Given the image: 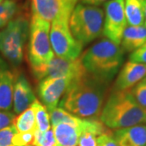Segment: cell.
I'll list each match as a JSON object with an SVG mask.
<instances>
[{"label":"cell","mask_w":146,"mask_h":146,"mask_svg":"<svg viewBox=\"0 0 146 146\" xmlns=\"http://www.w3.org/2000/svg\"><path fill=\"white\" fill-rule=\"evenodd\" d=\"M146 42V28L145 25H127L123 34L122 49L127 52H133Z\"/></svg>","instance_id":"cell-17"},{"label":"cell","mask_w":146,"mask_h":146,"mask_svg":"<svg viewBox=\"0 0 146 146\" xmlns=\"http://www.w3.org/2000/svg\"><path fill=\"white\" fill-rule=\"evenodd\" d=\"M50 40L56 56L64 59L78 58L82 45L75 39L69 27V19L59 18L51 23Z\"/></svg>","instance_id":"cell-7"},{"label":"cell","mask_w":146,"mask_h":146,"mask_svg":"<svg viewBox=\"0 0 146 146\" xmlns=\"http://www.w3.org/2000/svg\"><path fill=\"white\" fill-rule=\"evenodd\" d=\"M14 82V75L0 58V110L9 111L12 107Z\"/></svg>","instance_id":"cell-14"},{"label":"cell","mask_w":146,"mask_h":146,"mask_svg":"<svg viewBox=\"0 0 146 146\" xmlns=\"http://www.w3.org/2000/svg\"><path fill=\"white\" fill-rule=\"evenodd\" d=\"M32 108L34 111L36 130L40 131H46L50 129V119L47 109L44 105L36 99L32 104Z\"/></svg>","instance_id":"cell-20"},{"label":"cell","mask_w":146,"mask_h":146,"mask_svg":"<svg viewBox=\"0 0 146 146\" xmlns=\"http://www.w3.org/2000/svg\"><path fill=\"white\" fill-rule=\"evenodd\" d=\"M131 92L137 103L146 110V80H142L139 83L136 84Z\"/></svg>","instance_id":"cell-24"},{"label":"cell","mask_w":146,"mask_h":146,"mask_svg":"<svg viewBox=\"0 0 146 146\" xmlns=\"http://www.w3.org/2000/svg\"><path fill=\"white\" fill-rule=\"evenodd\" d=\"M130 61L146 64V42L130 54Z\"/></svg>","instance_id":"cell-29"},{"label":"cell","mask_w":146,"mask_h":146,"mask_svg":"<svg viewBox=\"0 0 146 146\" xmlns=\"http://www.w3.org/2000/svg\"><path fill=\"white\" fill-rule=\"evenodd\" d=\"M36 100L31 85L24 74L17 76L13 88V110L16 114H21L29 108Z\"/></svg>","instance_id":"cell-13"},{"label":"cell","mask_w":146,"mask_h":146,"mask_svg":"<svg viewBox=\"0 0 146 146\" xmlns=\"http://www.w3.org/2000/svg\"><path fill=\"white\" fill-rule=\"evenodd\" d=\"M146 76V64L128 61L120 70L115 83V90H129Z\"/></svg>","instance_id":"cell-12"},{"label":"cell","mask_w":146,"mask_h":146,"mask_svg":"<svg viewBox=\"0 0 146 146\" xmlns=\"http://www.w3.org/2000/svg\"><path fill=\"white\" fill-rule=\"evenodd\" d=\"M98 146H119L114 138V133L109 131L98 137Z\"/></svg>","instance_id":"cell-28"},{"label":"cell","mask_w":146,"mask_h":146,"mask_svg":"<svg viewBox=\"0 0 146 146\" xmlns=\"http://www.w3.org/2000/svg\"><path fill=\"white\" fill-rule=\"evenodd\" d=\"M114 138L119 146H145L146 125L138 124L118 129L114 132Z\"/></svg>","instance_id":"cell-15"},{"label":"cell","mask_w":146,"mask_h":146,"mask_svg":"<svg viewBox=\"0 0 146 146\" xmlns=\"http://www.w3.org/2000/svg\"><path fill=\"white\" fill-rule=\"evenodd\" d=\"M16 116L11 111L0 110V130L12 125Z\"/></svg>","instance_id":"cell-30"},{"label":"cell","mask_w":146,"mask_h":146,"mask_svg":"<svg viewBox=\"0 0 146 146\" xmlns=\"http://www.w3.org/2000/svg\"><path fill=\"white\" fill-rule=\"evenodd\" d=\"M109 1H110V0H80L81 3L88 4V5L97 6V7L102 4V3H106Z\"/></svg>","instance_id":"cell-31"},{"label":"cell","mask_w":146,"mask_h":146,"mask_svg":"<svg viewBox=\"0 0 146 146\" xmlns=\"http://www.w3.org/2000/svg\"><path fill=\"white\" fill-rule=\"evenodd\" d=\"M50 23L36 16H32L29 24L28 57L32 70L50 62L54 54L50 40Z\"/></svg>","instance_id":"cell-5"},{"label":"cell","mask_w":146,"mask_h":146,"mask_svg":"<svg viewBox=\"0 0 146 146\" xmlns=\"http://www.w3.org/2000/svg\"><path fill=\"white\" fill-rule=\"evenodd\" d=\"M17 5L12 0H4L0 3V29L4 27L14 19Z\"/></svg>","instance_id":"cell-22"},{"label":"cell","mask_w":146,"mask_h":146,"mask_svg":"<svg viewBox=\"0 0 146 146\" xmlns=\"http://www.w3.org/2000/svg\"><path fill=\"white\" fill-rule=\"evenodd\" d=\"M103 22L104 11L100 7L78 3L71 14L69 27L75 39L83 46L102 34Z\"/></svg>","instance_id":"cell-4"},{"label":"cell","mask_w":146,"mask_h":146,"mask_svg":"<svg viewBox=\"0 0 146 146\" xmlns=\"http://www.w3.org/2000/svg\"><path fill=\"white\" fill-rule=\"evenodd\" d=\"M104 7L102 33L110 41L119 45L123 32L127 26L124 11V0H110L105 3Z\"/></svg>","instance_id":"cell-8"},{"label":"cell","mask_w":146,"mask_h":146,"mask_svg":"<svg viewBox=\"0 0 146 146\" xmlns=\"http://www.w3.org/2000/svg\"><path fill=\"white\" fill-rule=\"evenodd\" d=\"M144 80H146V76H145V78H144Z\"/></svg>","instance_id":"cell-34"},{"label":"cell","mask_w":146,"mask_h":146,"mask_svg":"<svg viewBox=\"0 0 146 146\" xmlns=\"http://www.w3.org/2000/svg\"><path fill=\"white\" fill-rule=\"evenodd\" d=\"M33 146H57V142L54 137V131L51 129L46 131L35 130Z\"/></svg>","instance_id":"cell-23"},{"label":"cell","mask_w":146,"mask_h":146,"mask_svg":"<svg viewBox=\"0 0 146 146\" xmlns=\"http://www.w3.org/2000/svg\"><path fill=\"white\" fill-rule=\"evenodd\" d=\"M143 7H144V16H145V23H144V25L146 28V0H143Z\"/></svg>","instance_id":"cell-32"},{"label":"cell","mask_w":146,"mask_h":146,"mask_svg":"<svg viewBox=\"0 0 146 146\" xmlns=\"http://www.w3.org/2000/svg\"><path fill=\"white\" fill-rule=\"evenodd\" d=\"M98 137L91 131H83L79 137L78 146H98Z\"/></svg>","instance_id":"cell-27"},{"label":"cell","mask_w":146,"mask_h":146,"mask_svg":"<svg viewBox=\"0 0 146 146\" xmlns=\"http://www.w3.org/2000/svg\"><path fill=\"white\" fill-rule=\"evenodd\" d=\"M34 76L38 80L50 77H72L77 79L84 76L86 71L80 58L68 60L54 56L50 62L41 68L33 70Z\"/></svg>","instance_id":"cell-9"},{"label":"cell","mask_w":146,"mask_h":146,"mask_svg":"<svg viewBox=\"0 0 146 146\" xmlns=\"http://www.w3.org/2000/svg\"><path fill=\"white\" fill-rule=\"evenodd\" d=\"M124 11L127 25H144L145 16L143 0H124Z\"/></svg>","instance_id":"cell-18"},{"label":"cell","mask_w":146,"mask_h":146,"mask_svg":"<svg viewBox=\"0 0 146 146\" xmlns=\"http://www.w3.org/2000/svg\"><path fill=\"white\" fill-rule=\"evenodd\" d=\"M33 15L51 22L59 18L70 19L78 0H31Z\"/></svg>","instance_id":"cell-10"},{"label":"cell","mask_w":146,"mask_h":146,"mask_svg":"<svg viewBox=\"0 0 146 146\" xmlns=\"http://www.w3.org/2000/svg\"><path fill=\"white\" fill-rule=\"evenodd\" d=\"M81 121V120H80ZM57 146H77L80 135V124L62 123L52 127Z\"/></svg>","instance_id":"cell-16"},{"label":"cell","mask_w":146,"mask_h":146,"mask_svg":"<svg viewBox=\"0 0 146 146\" xmlns=\"http://www.w3.org/2000/svg\"><path fill=\"white\" fill-rule=\"evenodd\" d=\"M106 84L86 73L71 83L59 107L80 119L99 117L103 108Z\"/></svg>","instance_id":"cell-1"},{"label":"cell","mask_w":146,"mask_h":146,"mask_svg":"<svg viewBox=\"0 0 146 146\" xmlns=\"http://www.w3.org/2000/svg\"><path fill=\"white\" fill-rule=\"evenodd\" d=\"M17 132L14 124L0 130V146H16L12 142V138ZM33 146V145H28Z\"/></svg>","instance_id":"cell-25"},{"label":"cell","mask_w":146,"mask_h":146,"mask_svg":"<svg viewBox=\"0 0 146 146\" xmlns=\"http://www.w3.org/2000/svg\"><path fill=\"white\" fill-rule=\"evenodd\" d=\"M74 80L76 79L72 77H50L41 80L37 93L49 111L57 107L61 97L64 95Z\"/></svg>","instance_id":"cell-11"},{"label":"cell","mask_w":146,"mask_h":146,"mask_svg":"<svg viewBox=\"0 0 146 146\" xmlns=\"http://www.w3.org/2000/svg\"><path fill=\"white\" fill-rule=\"evenodd\" d=\"M49 112H50L49 115L50 119V123L52 124V127L62 123H72L75 125H79L81 120L80 118L72 115L71 113H69L62 107H56L50 110Z\"/></svg>","instance_id":"cell-21"},{"label":"cell","mask_w":146,"mask_h":146,"mask_svg":"<svg viewBox=\"0 0 146 146\" xmlns=\"http://www.w3.org/2000/svg\"><path fill=\"white\" fill-rule=\"evenodd\" d=\"M101 121L111 129L146 123V110L137 103L129 90H114L101 113Z\"/></svg>","instance_id":"cell-2"},{"label":"cell","mask_w":146,"mask_h":146,"mask_svg":"<svg viewBox=\"0 0 146 146\" xmlns=\"http://www.w3.org/2000/svg\"><path fill=\"white\" fill-rule=\"evenodd\" d=\"M14 126L18 132H30L36 130V122L33 109L30 106L15 118Z\"/></svg>","instance_id":"cell-19"},{"label":"cell","mask_w":146,"mask_h":146,"mask_svg":"<svg viewBox=\"0 0 146 146\" xmlns=\"http://www.w3.org/2000/svg\"><path fill=\"white\" fill-rule=\"evenodd\" d=\"M145 146H146V145H145Z\"/></svg>","instance_id":"cell-35"},{"label":"cell","mask_w":146,"mask_h":146,"mask_svg":"<svg viewBox=\"0 0 146 146\" xmlns=\"http://www.w3.org/2000/svg\"><path fill=\"white\" fill-rule=\"evenodd\" d=\"M80 59L86 72L108 83L122 66L123 50L106 38L90 47Z\"/></svg>","instance_id":"cell-3"},{"label":"cell","mask_w":146,"mask_h":146,"mask_svg":"<svg viewBox=\"0 0 146 146\" xmlns=\"http://www.w3.org/2000/svg\"><path fill=\"white\" fill-rule=\"evenodd\" d=\"M3 1H4V0H0V3H1L2 2H3Z\"/></svg>","instance_id":"cell-33"},{"label":"cell","mask_w":146,"mask_h":146,"mask_svg":"<svg viewBox=\"0 0 146 146\" xmlns=\"http://www.w3.org/2000/svg\"><path fill=\"white\" fill-rule=\"evenodd\" d=\"M29 34V22L24 16L15 18L0 30V52L15 66L23 60L24 47Z\"/></svg>","instance_id":"cell-6"},{"label":"cell","mask_w":146,"mask_h":146,"mask_svg":"<svg viewBox=\"0 0 146 146\" xmlns=\"http://www.w3.org/2000/svg\"><path fill=\"white\" fill-rule=\"evenodd\" d=\"M34 140V131L30 132H16L12 138L13 144L16 146L33 145Z\"/></svg>","instance_id":"cell-26"}]
</instances>
